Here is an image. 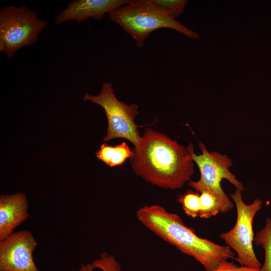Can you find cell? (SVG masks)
Instances as JSON below:
<instances>
[{
    "label": "cell",
    "mask_w": 271,
    "mask_h": 271,
    "mask_svg": "<svg viewBox=\"0 0 271 271\" xmlns=\"http://www.w3.org/2000/svg\"><path fill=\"white\" fill-rule=\"evenodd\" d=\"M194 152L192 143L184 147L164 133L147 128L129 160L136 174L147 182L176 189L190 181Z\"/></svg>",
    "instance_id": "obj_1"
},
{
    "label": "cell",
    "mask_w": 271,
    "mask_h": 271,
    "mask_svg": "<svg viewBox=\"0 0 271 271\" xmlns=\"http://www.w3.org/2000/svg\"><path fill=\"white\" fill-rule=\"evenodd\" d=\"M137 217L150 230L182 253L201 263L206 271H212L235 254L227 245H221L197 236L177 214L159 205L145 206Z\"/></svg>",
    "instance_id": "obj_2"
},
{
    "label": "cell",
    "mask_w": 271,
    "mask_h": 271,
    "mask_svg": "<svg viewBox=\"0 0 271 271\" xmlns=\"http://www.w3.org/2000/svg\"><path fill=\"white\" fill-rule=\"evenodd\" d=\"M109 15L110 19L127 33L139 48L144 46L145 41L152 32L162 28L173 29L191 39L199 38L197 33L173 18L153 0L131 1Z\"/></svg>",
    "instance_id": "obj_3"
},
{
    "label": "cell",
    "mask_w": 271,
    "mask_h": 271,
    "mask_svg": "<svg viewBox=\"0 0 271 271\" xmlns=\"http://www.w3.org/2000/svg\"><path fill=\"white\" fill-rule=\"evenodd\" d=\"M47 25L27 7L4 6L0 10V51L12 58L20 49L36 43Z\"/></svg>",
    "instance_id": "obj_4"
},
{
    "label": "cell",
    "mask_w": 271,
    "mask_h": 271,
    "mask_svg": "<svg viewBox=\"0 0 271 271\" xmlns=\"http://www.w3.org/2000/svg\"><path fill=\"white\" fill-rule=\"evenodd\" d=\"M199 146L202 154L196 155L194 152L192 159L199 169L200 178L197 181L190 180L188 185L197 192L207 190L214 194L219 202L220 212L224 214L233 208V204L223 191L221 186V181L227 180L241 192L244 188L230 171L229 168L233 163L227 155L216 151H208L202 142H199Z\"/></svg>",
    "instance_id": "obj_5"
},
{
    "label": "cell",
    "mask_w": 271,
    "mask_h": 271,
    "mask_svg": "<svg viewBox=\"0 0 271 271\" xmlns=\"http://www.w3.org/2000/svg\"><path fill=\"white\" fill-rule=\"evenodd\" d=\"M83 100L98 104L105 112L108 126L107 134L103 141L121 138L129 141L134 147L138 145L141 137L139 126L134 121L139 114L138 106L136 104L128 105L119 100L111 83H104L96 95L85 93Z\"/></svg>",
    "instance_id": "obj_6"
},
{
    "label": "cell",
    "mask_w": 271,
    "mask_h": 271,
    "mask_svg": "<svg viewBox=\"0 0 271 271\" xmlns=\"http://www.w3.org/2000/svg\"><path fill=\"white\" fill-rule=\"evenodd\" d=\"M230 196L236 207V222L231 230L221 233L220 237L236 252L235 259L241 266L259 269L261 264L253 246V221L262 207V202L256 199L251 203L246 204L243 200L241 191L237 189Z\"/></svg>",
    "instance_id": "obj_7"
},
{
    "label": "cell",
    "mask_w": 271,
    "mask_h": 271,
    "mask_svg": "<svg viewBox=\"0 0 271 271\" xmlns=\"http://www.w3.org/2000/svg\"><path fill=\"white\" fill-rule=\"evenodd\" d=\"M37 245L27 230L14 232L0 241V271H39L33 256Z\"/></svg>",
    "instance_id": "obj_8"
},
{
    "label": "cell",
    "mask_w": 271,
    "mask_h": 271,
    "mask_svg": "<svg viewBox=\"0 0 271 271\" xmlns=\"http://www.w3.org/2000/svg\"><path fill=\"white\" fill-rule=\"evenodd\" d=\"M131 0H74L55 18L56 25L69 21L80 23L92 18L100 20L106 14L129 3Z\"/></svg>",
    "instance_id": "obj_9"
},
{
    "label": "cell",
    "mask_w": 271,
    "mask_h": 271,
    "mask_svg": "<svg viewBox=\"0 0 271 271\" xmlns=\"http://www.w3.org/2000/svg\"><path fill=\"white\" fill-rule=\"evenodd\" d=\"M26 195L17 192L0 196V241L14 233V229L29 217Z\"/></svg>",
    "instance_id": "obj_10"
},
{
    "label": "cell",
    "mask_w": 271,
    "mask_h": 271,
    "mask_svg": "<svg viewBox=\"0 0 271 271\" xmlns=\"http://www.w3.org/2000/svg\"><path fill=\"white\" fill-rule=\"evenodd\" d=\"M132 154V151L124 142L115 146L104 143L96 153L98 159L111 168L122 165L127 159H130Z\"/></svg>",
    "instance_id": "obj_11"
},
{
    "label": "cell",
    "mask_w": 271,
    "mask_h": 271,
    "mask_svg": "<svg viewBox=\"0 0 271 271\" xmlns=\"http://www.w3.org/2000/svg\"><path fill=\"white\" fill-rule=\"evenodd\" d=\"M254 241L264 250V260L259 271H271V218L265 219L264 227L254 236Z\"/></svg>",
    "instance_id": "obj_12"
},
{
    "label": "cell",
    "mask_w": 271,
    "mask_h": 271,
    "mask_svg": "<svg viewBox=\"0 0 271 271\" xmlns=\"http://www.w3.org/2000/svg\"><path fill=\"white\" fill-rule=\"evenodd\" d=\"M201 209L199 216L202 218H209L216 215L220 212L219 200L212 192L204 190L200 192Z\"/></svg>",
    "instance_id": "obj_13"
},
{
    "label": "cell",
    "mask_w": 271,
    "mask_h": 271,
    "mask_svg": "<svg viewBox=\"0 0 271 271\" xmlns=\"http://www.w3.org/2000/svg\"><path fill=\"white\" fill-rule=\"evenodd\" d=\"M178 201L182 205L185 212L189 216L195 218L199 216L201 209L200 195L193 191H188L179 196Z\"/></svg>",
    "instance_id": "obj_14"
},
{
    "label": "cell",
    "mask_w": 271,
    "mask_h": 271,
    "mask_svg": "<svg viewBox=\"0 0 271 271\" xmlns=\"http://www.w3.org/2000/svg\"><path fill=\"white\" fill-rule=\"evenodd\" d=\"M176 19L184 11L187 3L186 0H153Z\"/></svg>",
    "instance_id": "obj_15"
},
{
    "label": "cell",
    "mask_w": 271,
    "mask_h": 271,
    "mask_svg": "<svg viewBox=\"0 0 271 271\" xmlns=\"http://www.w3.org/2000/svg\"><path fill=\"white\" fill-rule=\"evenodd\" d=\"M94 268H98L102 271H120V266L114 257L106 252L101 253L100 258L92 263Z\"/></svg>",
    "instance_id": "obj_16"
},
{
    "label": "cell",
    "mask_w": 271,
    "mask_h": 271,
    "mask_svg": "<svg viewBox=\"0 0 271 271\" xmlns=\"http://www.w3.org/2000/svg\"><path fill=\"white\" fill-rule=\"evenodd\" d=\"M259 269L239 266L232 262L226 261L212 271H259Z\"/></svg>",
    "instance_id": "obj_17"
},
{
    "label": "cell",
    "mask_w": 271,
    "mask_h": 271,
    "mask_svg": "<svg viewBox=\"0 0 271 271\" xmlns=\"http://www.w3.org/2000/svg\"><path fill=\"white\" fill-rule=\"evenodd\" d=\"M94 267L92 263L82 264L79 268V271H93Z\"/></svg>",
    "instance_id": "obj_18"
}]
</instances>
